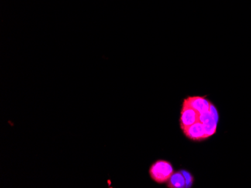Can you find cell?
<instances>
[{
	"instance_id": "1",
	"label": "cell",
	"mask_w": 251,
	"mask_h": 188,
	"mask_svg": "<svg viewBox=\"0 0 251 188\" xmlns=\"http://www.w3.org/2000/svg\"><path fill=\"white\" fill-rule=\"evenodd\" d=\"M174 173L173 165L169 161L159 160L153 163L149 169L151 178L158 184L169 182L172 175Z\"/></svg>"
},
{
	"instance_id": "2",
	"label": "cell",
	"mask_w": 251,
	"mask_h": 188,
	"mask_svg": "<svg viewBox=\"0 0 251 188\" xmlns=\"http://www.w3.org/2000/svg\"><path fill=\"white\" fill-rule=\"evenodd\" d=\"M218 110L214 105H211L209 111L201 113L200 116V122H201L206 130L207 136L208 137L214 135L217 130L218 123Z\"/></svg>"
},
{
	"instance_id": "3",
	"label": "cell",
	"mask_w": 251,
	"mask_h": 188,
	"mask_svg": "<svg viewBox=\"0 0 251 188\" xmlns=\"http://www.w3.org/2000/svg\"><path fill=\"white\" fill-rule=\"evenodd\" d=\"M200 113L189 106L187 104H183L181 113H180V127L184 130L192 125L200 122Z\"/></svg>"
},
{
	"instance_id": "4",
	"label": "cell",
	"mask_w": 251,
	"mask_h": 188,
	"mask_svg": "<svg viewBox=\"0 0 251 188\" xmlns=\"http://www.w3.org/2000/svg\"><path fill=\"white\" fill-rule=\"evenodd\" d=\"M184 133L186 137L190 140H200L208 138L205 127L201 122L196 123L195 124L184 129Z\"/></svg>"
},
{
	"instance_id": "5",
	"label": "cell",
	"mask_w": 251,
	"mask_h": 188,
	"mask_svg": "<svg viewBox=\"0 0 251 188\" xmlns=\"http://www.w3.org/2000/svg\"><path fill=\"white\" fill-rule=\"evenodd\" d=\"M184 102L193 107V109H196L200 114L209 111L211 105H212V104L208 102L207 99L200 96L189 97L188 98L184 100Z\"/></svg>"
},
{
	"instance_id": "6",
	"label": "cell",
	"mask_w": 251,
	"mask_h": 188,
	"mask_svg": "<svg viewBox=\"0 0 251 188\" xmlns=\"http://www.w3.org/2000/svg\"><path fill=\"white\" fill-rule=\"evenodd\" d=\"M168 183V187L172 188H186V182L184 176L181 172H174L172 175Z\"/></svg>"
},
{
	"instance_id": "7",
	"label": "cell",
	"mask_w": 251,
	"mask_h": 188,
	"mask_svg": "<svg viewBox=\"0 0 251 188\" xmlns=\"http://www.w3.org/2000/svg\"><path fill=\"white\" fill-rule=\"evenodd\" d=\"M180 172L184 175V179H185L186 188L192 187L193 183V177L192 176L191 174L185 170H181Z\"/></svg>"
}]
</instances>
